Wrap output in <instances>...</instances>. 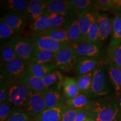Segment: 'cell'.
<instances>
[{
    "mask_svg": "<svg viewBox=\"0 0 121 121\" xmlns=\"http://www.w3.org/2000/svg\"><path fill=\"white\" fill-rule=\"evenodd\" d=\"M90 111L96 121H119L121 119V100L109 96L93 99Z\"/></svg>",
    "mask_w": 121,
    "mask_h": 121,
    "instance_id": "obj_1",
    "label": "cell"
},
{
    "mask_svg": "<svg viewBox=\"0 0 121 121\" xmlns=\"http://www.w3.org/2000/svg\"><path fill=\"white\" fill-rule=\"evenodd\" d=\"M113 88L107 69L103 65H100L94 71L91 93L89 98L92 97L96 99L108 96Z\"/></svg>",
    "mask_w": 121,
    "mask_h": 121,
    "instance_id": "obj_2",
    "label": "cell"
},
{
    "mask_svg": "<svg viewBox=\"0 0 121 121\" xmlns=\"http://www.w3.org/2000/svg\"><path fill=\"white\" fill-rule=\"evenodd\" d=\"M30 63L19 58L1 66V82L21 81L29 73Z\"/></svg>",
    "mask_w": 121,
    "mask_h": 121,
    "instance_id": "obj_3",
    "label": "cell"
},
{
    "mask_svg": "<svg viewBox=\"0 0 121 121\" xmlns=\"http://www.w3.org/2000/svg\"><path fill=\"white\" fill-rule=\"evenodd\" d=\"M6 84L9 90V102L14 108L23 110L30 90L21 81H9Z\"/></svg>",
    "mask_w": 121,
    "mask_h": 121,
    "instance_id": "obj_4",
    "label": "cell"
},
{
    "mask_svg": "<svg viewBox=\"0 0 121 121\" xmlns=\"http://www.w3.org/2000/svg\"><path fill=\"white\" fill-rule=\"evenodd\" d=\"M78 57L70 45L56 53L53 63L57 70L69 73L75 67Z\"/></svg>",
    "mask_w": 121,
    "mask_h": 121,
    "instance_id": "obj_5",
    "label": "cell"
},
{
    "mask_svg": "<svg viewBox=\"0 0 121 121\" xmlns=\"http://www.w3.org/2000/svg\"><path fill=\"white\" fill-rule=\"evenodd\" d=\"M9 43L13 47L17 58L30 64L34 56L35 47L29 37L18 35Z\"/></svg>",
    "mask_w": 121,
    "mask_h": 121,
    "instance_id": "obj_6",
    "label": "cell"
},
{
    "mask_svg": "<svg viewBox=\"0 0 121 121\" xmlns=\"http://www.w3.org/2000/svg\"><path fill=\"white\" fill-rule=\"evenodd\" d=\"M47 109L43 93L30 90L23 110L31 119H35L38 115Z\"/></svg>",
    "mask_w": 121,
    "mask_h": 121,
    "instance_id": "obj_7",
    "label": "cell"
},
{
    "mask_svg": "<svg viewBox=\"0 0 121 121\" xmlns=\"http://www.w3.org/2000/svg\"><path fill=\"white\" fill-rule=\"evenodd\" d=\"M79 58H95L101 60L103 56V45L100 42H80L70 44Z\"/></svg>",
    "mask_w": 121,
    "mask_h": 121,
    "instance_id": "obj_8",
    "label": "cell"
},
{
    "mask_svg": "<svg viewBox=\"0 0 121 121\" xmlns=\"http://www.w3.org/2000/svg\"><path fill=\"white\" fill-rule=\"evenodd\" d=\"M34 44L35 48L43 51L57 53L63 48L69 46L67 43L58 42L42 35H31L29 36Z\"/></svg>",
    "mask_w": 121,
    "mask_h": 121,
    "instance_id": "obj_9",
    "label": "cell"
},
{
    "mask_svg": "<svg viewBox=\"0 0 121 121\" xmlns=\"http://www.w3.org/2000/svg\"><path fill=\"white\" fill-rule=\"evenodd\" d=\"M47 1H30L26 11L24 13V16L26 22L31 24L44 15L48 14L47 11Z\"/></svg>",
    "mask_w": 121,
    "mask_h": 121,
    "instance_id": "obj_10",
    "label": "cell"
},
{
    "mask_svg": "<svg viewBox=\"0 0 121 121\" xmlns=\"http://www.w3.org/2000/svg\"><path fill=\"white\" fill-rule=\"evenodd\" d=\"M77 16L78 14L76 13L49 15L48 29L60 28L68 30Z\"/></svg>",
    "mask_w": 121,
    "mask_h": 121,
    "instance_id": "obj_11",
    "label": "cell"
},
{
    "mask_svg": "<svg viewBox=\"0 0 121 121\" xmlns=\"http://www.w3.org/2000/svg\"><path fill=\"white\" fill-rule=\"evenodd\" d=\"M98 11H86L78 15V25L81 34V42H87L89 30Z\"/></svg>",
    "mask_w": 121,
    "mask_h": 121,
    "instance_id": "obj_12",
    "label": "cell"
},
{
    "mask_svg": "<svg viewBox=\"0 0 121 121\" xmlns=\"http://www.w3.org/2000/svg\"><path fill=\"white\" fill-rule=\"evenodd\" d=\"M47 109H51L60 105H66V99L63 90L57 89H48L43 93Z\"/></svg>",
    "mask_w": 121,
    "mask_h": 121,
    "instance_id": "obj_13",
    "label": "cell"
},
{
    "mask_svg": "<svg viewBox=\"0 0 121 121\" xmlns=\"http://www.w3.org/2000/svg\"><path fill=\"white\" fill-rule=\"evenodd\" d=\"M0 21L17 33L24 30L28 24L24 15L20 13H9L1 17Z\"/></svg>",
    "mask_w": 121,
    "mask_h": 121,
    "instance_id": "obj_14",
    "label": "cell"
},
{
    "mask_svg": "<svg viewBox=\"0 0 121 121\" xmlns=\"http://www.w3.org/2000/svg\"><path fill=\"white\" fill-rule=\"evenodd\" d=\"M99 24V42L104 41L112 34L113 19L106 13L99 12L98 15Z\"/></svg>",
    "mask_w": 121,
    "mask_h": 121,
    "instance_id": "obj_15",
    "label": "cell"
},
{
    "mask_svg": "<svg viewBox=\"0 0 121 121\" xmlns=\"http://www.w3.org/2000/svg\"><path fill=\"white\" fill-rule=\"evenodd\" d=\"M68 107L60 105L54 108L45 110L35 118L36 121H61L62 117Z\"/></svg>",
    "mask_w": 121,
    "mask_h": 121,
    "instance_id": "obj_16",
    "label": "cell"
},
{
    "mask_svg": "<svg viewBox=\"0 0 121 121\" xmlns=\"http://www.w3.org/2000/svg\"><path fill=\"white\" fill-rule=\"evenodd\" d=\"M98 59L79 58L76 64L75 69L78 76L84 75L94 71L100 65Z\"/></svg>",
    "mask_w": 121,
    "mask_h": 121,
    "instance_id": "obj_17",
    "label": "cell"
},
{
    "mask_svg": "<svg viewBox=\"0 0 121 121\" xmlns=\"http://www.w3.org/2000/svg\"><path fill=\"white\" fill-rule=\"evenodd\" d=\"M106 69L112 84L113 89L118 95L121 94V68L106 60Z\"/></svg>",
    "mask_w": 121,
    "mask_h": 121,
    "instance_id": "obj_18",
    "label": "cell"
},
{
    "mask_svg": "<svg viewBox=\"0 0 121 121\" xmlns=\"http://www.w3.org/2000/svg\"><path fill=\"white\" fill-rule=\"evenodd\" d=\"M56 67L53 62L44 63H30L29 67V73L39 78L56 70Z\"/></svg>",
    "mask_w": 121,
    "mask_h": 121,
    "instance_id": "obj_19",
    "label": "cell"
},
{
    "mask_svg": "<svg viewBox=\"0 0 121 121\" xmlns=\"http://www.w3.org/2000/svg\"><path fill=\"white\" fill-rule=\"evenodd\" d=\"M47 11L48 15L72 13H77L69 6L66 1H61V0L47 1Z\"/></svg>",
    "mask_w": 121,
    "mask_h": 121,
    "instance_id": "obj_20",
    "label": "cell"
},
{
    "mask_svg": "<svg viewBox=\"0 0 121 121\" xmlns=\"http://www.w3.org/2000/svg\"><path fill=\"white\" fill-rule=\"evenodd\" d=\"M65 77L60 71L56 69L42 78L48 89H57L62 90Z\"/></svg>",
    "mask_w": 121,
    "mask_h": 121,
    "instance_id": "obj_21",
    "label": "cell"
},
{
    "mask_svg": "<svg viewBox=\"0 0 121 121\" xmlns=\"http://www.w3.org/2000/svg\"><path fill=\"white\" fill-rule=\"evenodd\" d=\"M106 60L121 68V40L110 42L107 49Z\"/></svg>",
    "mask_w": 121,
    "mask_h": 121,
    "instance_id": "obj_22",
    "label": "cell"
},
{
    "mask_svg": "<svg viewBox=\"0 0 121 121\" xmlns=\"http://www.w3.org/2000/svg\"><path fill=\"white\" fill-rule=\"evenodd\" d=\"M66 105L69 108L90 110L92 105V100L86 95L80 94L75 98L66 100Z\"/></svg>",
    "mask_w": 121,
    "mask_h": 121,
    "instance_id": "obj_23",
    "label": "cell"
},
{
    "mask_svg": "<svg viewBox=\"0 0 121 121\" xmlns=\"http://www.w3.org/2000/svg\"><path fill=\"white\" fill-rule=\"evenodd\" d=\"M93 71L84 75L77 76L75 78L80 89V93L90 98L91 93L92 81L93 78Z\"/></svg>",
    "mask_w": 121,
    "mask_h": 121,
    "instance_id": "obj_24",
    "label": "cell"
},
{
    "mask_svg": "<svg viewBox=\"0 0 121 121\" xmlns=\"http://www.w3.org/2000/svg\"><path fill=\"white\" fill-rule=\"evenodd\" d=\"M62 90L66 99H72L81 94L76 80L71 77H65Z\"/></svg>",
    "mask_w": 121,
    "mask_h": 121,
    "instance_id": "obj_25",
    "label": "cell"
},
{
    "mask_svg": "<svg viewBox=\"0 0 121 121\" xmlns=\"http://www.w3.org/2000/svg\"><path fill=\"white\" fill-rule=\"evenodd\" d=\"M22 81L30 90L44 93L48 90L42 78L35 77L29 73Z\"/></svg>",
    "mask_w": 121,
    "mask_h": 121,
    "instance_id": "obj_26",
    "label": "cell"
},
{
    "mask_svg": "<svg viewBox=\"0 0 121 121\" xmlns=\"http://www.w3.org/2000/svg\"><path fill=\"white\" fill-rule=\"evenodd\" d=\"M66 2L78 14L84 11H95V2L91 0H67Z\"/></svg>",
    "mask_w": 121,
    "mask_h": 121,
    "instance_id": "obj_27",
    "label": "cell"
},
{
    "mask_svg": "<svg viewBox=\"0 0 121 121\" xmlns=\"http://www.w3.org/2000/svg\"><path fill=\"white\" fill-rule=\"evenodd\" d=\"M30 1L25 0H7L4 2V7L10 13L24 15Z\"/></svg>",
    "mask_w": 121,
    "mask_h": 121,
    "instance_id": "obj_28",
    "label": "cell"
},
{
    "mask_svg": "<svg viewBox=\"0 0 121 121\" xmlns=\"http://www.w3.org/2000/svg\"><path fill=\"white\" fill-rule=\"evenodd\" d=\"M39 35H42L50 38L57 42L67 43L70 44L67 35V30L66 29L60 28L48 29L45 30L44 32Z\"/></svg>",
    "mask_w": 121,
    "mask_h": 121,
    "instance_id": "obj_29",
    "label": "cell"
},
{
    "mask_svg": "<svg viewBox=\"0 0 121 121\" xmlns=\"http://www.w3.org/2000/svg\"><path fill=\"white\" fill-rule=\"evenodd\" d=\"M49 15L45 14L39 17L33 23L30 24L29 29L32 35L41 34L48 29Z\"/></svg>",
    "mask_w": 121,
    "mask_h": 121,
    "instance_id": "obj_30",
    "label": "cell"
},
{
    "mask_svg": "<svg viewBox=\"0 0 121 121\" xmlns=\"http://www.w3.org/2000/svg\"><path fill=\"white\" fill-rule=\"evenodd\" d=\"M56 53L35 48L33 60L30 63H44L53 62Z\"/></svg>",
    "mask_w": 121,
    "mask_h": 121,
    "instance_id": "obj_31",
    "label": "cell"
},
{
    "mask_svg": "<svg viewBox=\"0 0 121 121\" xmlns=\"http://www.w3.org/2000/svg\"><path fill=\"white\" fill-rule=\"evenodd\" d=\"M17 33L10 28L4 22L0 21V40L2 45L10 43L17 37Z\"/></svg>",
    "mask_w": 121,
    "mask_h": 121,
    "instance_id": "obj_32",
    "label": "cell"
},
{
    "mask_svg": "<svg viewBox=\"0 0 121 121\" xmlns=\"http://www.w3.org/2000/svg\"><path fill=\"white\" fill-rule=\"evenodd\" d=\"M67 30L68 38L70 44L81 42V31L78 25V16L75 18L70 27Z\"/></svg>",
    "mask_w": 121,
    "mask_h": 121,
    "instance_id": "obj_33",
    "label": "cell"
},
{
    "mask_svg": "<svg viewBox=\"0 0 121 121\" xmlns=\"http://www.w3.org/2000/svg\"><path fill=\"white\" fill-rule=\"evenodd\" d=\"M13 47L9 43L2 45L1 47V66L4 65L17 58Z\"/></svg>",
    "mask_w": 121,
    "mask_h": 121,
    "instance_id": "obj_34",
    "label": "cell"
},
{
    "mask_svg": "<svg viewBox=\"0 0 121 121\" xmlns=\"http://www.w3.org/2000/svg\"><path fill=\"white\" fill-rule=\"evenodd\" d=\"M99 12L98 11L91 25L87 34V42L89 43L99 42V24H98V15Z\"/></svg>",
    "mask_w": 121,
    "mask_h": 121,
    "instance_id": "obj_35",
    "label": "cell"
},
{
    "mask_svg": "<svg viewBox=\"0 0 121 121\" xmlns=\"http://www.w3.org/2000/svg\"><path fill=\"white\" fill-rule=\"evenodd\" d=\"M121 40V13L117 14L113 19V31L110 42Z\"/></svg>",
    "mask_w": 121,
    "mask_h": 121,
    "instance_id": "obj_36",
    "label": "cell"
},
{
    "mask_svg": "<svg viewBox=\"0 0 121 121\" xmlns=\"http://www.w3.org/2000/svg\"><path fill=\"white\" fill-rule=\"evenodd\" d=\"M30 118L22 109L13 108L6 121H29Z\"/></svg>",
    "mask_w": 121,
    "mask_h": 121,
    "instance_id": "obj_37",
    "label": "cell"
},
{
    "mask_svg": "<svg viewBox=\"0 0 121 121\" xmlns=\"http://www.w3.org/2000/svg\"><path fill=\"white\" fill-rule=\"evenodd\" d=\"M14 107L11 103L7 102L0 104V121H6Z\"/></svg>",
    "mask_w": 121,
    "mask_h": 121,
    "instance_id": "obj_38",
    "label": "cell"
},
{
    "mask_svg": "<svg viewBox=\"0 0 121 121\" xmlns=\"http://www.w3.org/2000/svg\"><path fill=\"white\" fill-rule=\"evenodd\" d=\"M81 110L82 109L72 108L68 107L67 109L63 113L61 121H75L77 116Z\"/></svg>",
    "mask_w": 121,
    "mask_h": 121,
    "instance_id": "obj_39",
    "label": "cell"
},
{
    "mask_svg": "<svg viewBox=\"0 0 121 121\" xmlns=\"http://www.w3.org/2000/svg\"><path fill=\"white\" fill-rule=\"evenodd\" d=\"M94 2L95 9L96 11H110L112 0H98Z\"/></svg>",
    "mask_w": 121,
    "mask_h": 121,
    "instance_id": "obj_40",
    "label": "cell"
},
{
    "mask_svg": "<svg viewBox=\"0 0 121 121\" xmlns=\"http://www.w3.org/2000/svg\"><path fill=\"white\" fill-rule=\"evenodd\" d=\"M9 102V90L6 83L0 84V104Z\"/></svg>",
    "mask_w": 121,
    "mask_h": 121,
    "instance_id": "obj_41",
    "label": "cell"
},
{
    "mask_svg": "<svg viewBox=\"0 0 121 121\" xmlns=\"http://www.w3.org/2000/svg\"><path fill=\"white\" fill-rule=\"evenodd\" d=\"M93 117L90 110H81L76 118L75 121H86L87 118Z\"/></svg>",
    "mask_w": 121,
    "mask_h": 121,
    "instance_id": "obj_42",
    "label": "cell"
},
{
    "mask_svg": "<svg viewBox=\"0 0 121 121\" xmlns=\"http://www.w3.org/2000/svg\"><path fill=\"white\" fill-rule=\"evenodd\" d=\"M110 11L117 14L121 13V0H112Z\"/></svg>",
    "mask_w": 121,
    "mask_h": 121,
    "instance_id": "obj_43",
    "label": "cell"
},
{
    "mask_svg": "<svg viewBox=\"0 0 121 121\" xmlns=\"http://www.w3.org/2000/svg\"><path fill=\"white\" fill-rule=\"evenodd\" d=\"M86 121H96L95 119L93 117H90L89 118H87Z\"/></svg>",
    "mask_w": 121,
    "mask_h": 121,
    "instance_id": "obj_44",
    "label": "cell"
},
{
    "mask_svg": "<svg viewBox=\"0 0 121 121\" xmlns=\"http://www.w3.org/2000/svg\"><path fill=\"white\" fill-rule=\"evenodd\" d=\"M29 121H36L35 119H30V120Z\"/></svg>",
    "mask_w": 121,
    "mask_h": 121,
    "instance_id": "obj_45",
    "label": "cell"
},
{
    "mask_svg": "<svg viewBox=\"0 0 121 121\" xmlns=\"http://www.w3.org/2000/svg\"><path fill=\"white\" fill-rule=\"evenodd\" d=\"M119 121H121V119H120V120H119Z\"/></svg>",
    "mask_w": 121,
    "mask_h": 121,
    "instance_id": "obj_46",
    "label": "cell"
}]
</instances>
